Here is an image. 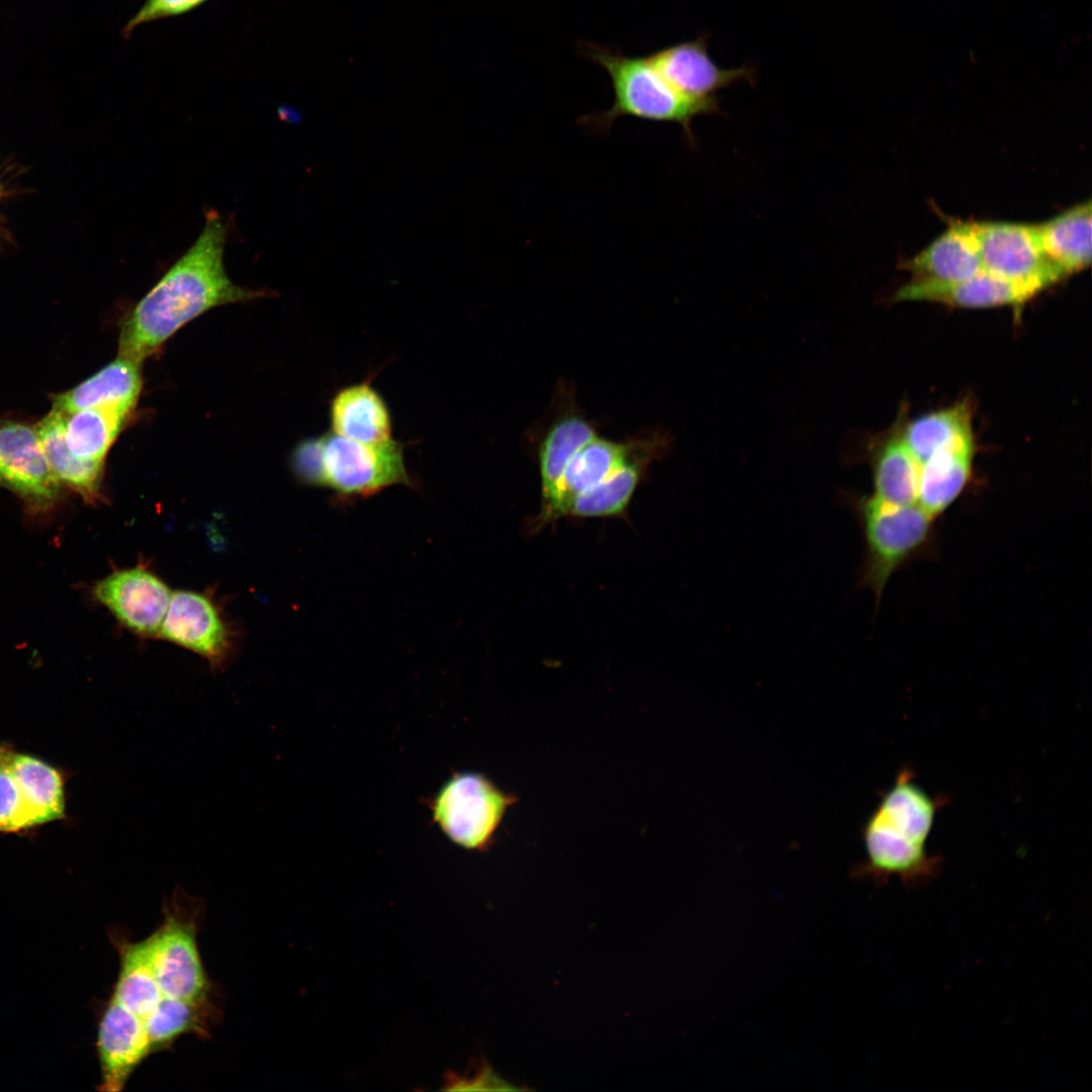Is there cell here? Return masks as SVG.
Returning <instances> with one entry per match:
<instances>
[{
    "label": "cell",
    "instance_id": "cell-25",
    "mask_svg": "<svg viewBox=\"0 0 1092 1092\" xmlns=\"http://www.w3.org/2000/svg\"><path fill=\"white\" fill-rule=\"evenodd\" d=\"M650 443L645 442L626 464L605 480L574 495L563 509L561 516L594 518L622 513L640 480L648 461V453L654 452L647 449L639 454Z\"/></svg>",
    "mask_w": 1092,
    "mask_h": 1092
},
{
    "label": "cell",
    "instance_id": "cell-21",
    "mask_svg": "<svg viewBox=\"0 0 1092 1092\" xmlns=\"http://www.w3.org/2000/svg\"><path fill=\"white\" fill-rule=\"evenodd\" d=\"M36 427L48 462L61 484L88 503L99 502L103 495L105 462L84 460L70 451L62 413L51 408Z\"/></svg>",
    "mask_w": 1092,
    "mask_h": 1092
},
{
    "label": "cell",
    "instance_id": "cell-24",
    "mask_svg": "<svg viewBox=\"0 0 1092 1092\" xmlns=\"http://www.w3.org/2000/svg\"><path fill=\"white\" fill-rule=\"evenodd\" d=\"M900 438L919 465L938 451L973 445L970 407L962 402L921 416Z\"/></svg>",
    "mask_w": 1092,
    "mask_h": 1092
},
{
    "label": "cell",
    "instance_id": "cell-22",
    "mask_svg": "<svg viewBox=\"0 0 1092 1092\" xmlns=\"http://www.w3.org/2000/svg\"><path fill=\"white\" fill-rule=\"evenodd\" d=\"M1035 226L1043 252L1066 276L1089 266L1092 255L1090 200Z\"/></svg>",
    "mask_w": 1092,
    "mask_h": 1092
},
{
    "label": "cell",
    "instance_id": "cell-31",
    "mask_svg": "<svg viewBox=\"0 0 1092 1092\" xmlns=\"http://www.w3.org/2000/svg\"><path fill=\"white\" fill-rule=\"evenodd\" d=\"M291 466L299 480L307 485H323L322 439L300 442L291 456Z\"/></svg>",
    "mask_w": 1092,
    "mask_h": 1092
},
{
    "label": "cell",
    "instance_id": "cell-23",
    "mask_svg": "<svg viewBox=\"0 0 1092 1092\" xmlns=\"http://www.w3.org/2000/svg\"><path fill=\"white\" fill-rule=\"evenodd\" d=\"M973 445L938 451L920 464L917 504L936 518L961 494L972 471Z\"/></svg>",
    "mask_w": 1092,
    "mask_h": 1092
},
{
    "label": "cell",
    "instance_id": "cell-18",
    "mask_svg": "<svg viewBox=\"0 0 1092 1092\" xmlns=\"http://www.w3.org/2000/svg\"><path fill=\"white\" fill-rule=\"evenodd\" d=\"M903 267L913 280L957 282L983 271L974 222H952Z\"/></svg>",
    "mask_w": 1092,
    "mask_h": 1092
},
{
    "label": "cell",
    "instance_id": "cell-16",
    "mask_svg": "<svg viewBox=\"0 0 1092 1092\" xmlns=\"http://www.w3.org/2000/svg\"><path fill=\"white\" fill-rule=\"evenodd\" d=\"M141 364L117 356L75 387L52 397V408L71 413L89 407L113 408L130 415L142 390Z\"/></svg>",
    "mask_w": 1092,
    "mask_h": 1092
},
{
    "label": "cell",
    "instance_id": "cell-3",
    "mask_svg": "<svg viewBox=\"0 0 1092 1092\" xmlns=\"http://www.w3.org/2000/svg\"><path fill=\"white\" fill-rule=\"evenodd\" d=\"M577 52L609 75L614 91V102L607 110L582 116L580 123L593 131H607L618 118L630 116L677 123L693 145V120L721 112L718 100L695 101L674 90L647 56L631 57L619 48L585 40L578 43Z\"/></svg>",
    "mask_w": 1092,
    "mask_h": 1092
},
{
    "label": "cell",
    "instance_id": "cell-19",
    "mask_svg": "<svg viewBox=\"0 0 1092 1092\" xmlns=\"http://www.w3.org/2000/svg\"><path fill=\"white\" fill-rule=\"evenodd\" d=\"M332 432L363 443H385L392 433L389 408L380 393L362 381L341 388L330 404Z\"/></svg>",
    "mask_w": 1092,
    "mask_h": 1092
},
{
    "label": "cell",
    "instance_id": "cell-9",
    "mask_svg": "<svg viewBox=\"0 0 1092 1092\" xmlns=\"http://www.w3.org/2000/svg\"><path fill=\"white\" fill-rule=\"evenodd\" d=\"M0 486L36 513L54 509L62 498V484L48 462L36 424L0 417Z\"/></svg>",
    "mask_w": 1092,
    "mask_h": 1092
},
{
    "label": "cell",
    "instance_id": "cell-32",
    "mask_svg": "<svg viewBox=\"0 0 1092 1092\" xmlns=\"http://www.w3.org/2000/svg\"><path fill=\"white\" fill-rule=\"evenodd\" d=\"M0 191H1V186H0Z\"/></svg>",
    "mask_w": 1092,
    "mask_h": 1092
},
{
    "label": "cell",
    "instance_id": "cell-4",
    "mask_svg": "<svg viewBox=\"0 0 1092 1092\" xmlns=\"http://www.w3.org/2000/svg\"><path fill=\"white\" fill-rule=\"evenodd\" d=\"M842 495L863 538L858 585L872 590L878 608L893 574L928 551L936 518L918 504L897 506L873 495L857 496L849 492Z\"/></svg>",
    "mask_w": 1092,
    "mask_h": 1092
},
{
    "label": "cell",
    "instance_id": "cell-8",
    "mask_svg": "<svg viewBox=\"0 0 1092 1092\" xmlns=\"http://www.w3.org/2000/svg\"><path fill=\"white\" fill-rule=\"evenodd\" d=\"M159 637L205 659L212 672L233 660L236 632L210 592L172 593Z\"/></svg>",
    "mask_w": 1092,
    "mask_h": 1092
},
{
    "label": "cell",
    "instance_id": "cell-12",
    "mask_svg": "<svg viewBox=\"0 0 1092 1092\" xmlns=\"http://www.w3.org/2000/svg\"><path fill=\"white\" fill-rule=\"evenodd\" d=\"M710 34L702 33L688 41L664 47L648 55L651 64L663 79L685 97L700 101H717L716 93L741 82L752 83L756 78L754 66L719 67L708 52Z\"/></svg>",
    "mask_w": 1092,
    "mask_h": 1092
},
{
    "label": "cell",
    "instance_id": "cell-1",
    "mask_svg": "<svg viewBox=\"0 0 1092 1092\" xmlns=\"http://www.w3.org/2000/svg\"><path fill=\"white\" fill-rule=\"evenodd\" d=\"M228 222L213 209L193 244L124 317L117 356L142 364L181 327L224 304L264 297L266 290L233 282L224 264Z\"/></svg>",
    "mask_w": 1092,
    "mask_h": 1092
},
{
    "label": "cell",
    "instance_id": "cell-26",
    "mask_svg": "<svg viewBox=\"0 0 1092 1092\" xmlns=\"http://www.w3.org/2000/svg\"><path fill=\"white\" fill-rule=\"evenodd\" d=\"M62 414L65 440L70 451L81 459L98 462H105L110 447L130 416L102 407Z\"/></svg>",
    "mask_w": 1092,
    "mask_h": 1092
},
{
    "label": "cell",
    "instance_id": "cell-7",
    "mask_svg": "<svg viewBox=\"0 0 1092 1092\" xmlns=\"http://www.w3.org/2000/svg\"><path fill=\"white\" fill-rule=\"evenodd\" d=\"M323 485L339 498L367 497L396 485H412L403 447L395 440L363 443L333 432L321 436Z\"/></svg>",
    "mask_w": 1092,
    "mask_h": 1092
},
{
    "label": "cell",
    "instance_id": "cell-5",
    "mask_svg": "<svg viewBox=\"0 0 1092 1092\" xmlns=\"http://www.w3.org/2000/svg\"><path fill=\"white\" fill-rule=\"evenodd\" d=\"M160 927L148 936L155 980L163 999L210 1003L211 984L197 947L201 901L176 889Z\"/></svg>",
    "mask_w": 1092,
    "mask_h": 1092
},
{
    "label": "cell",
    "instance_id": "cell-17",
    "mask_svg": "<svg viewBox=\"0 0 1092 1092\" xmlns=\"http://www.w3.org/2000/svg\"><path fill=\"white\" fill-rule=\"evenodd\" d=\"M644 444V441L617 443L597 436L589 440L567 463L554 494L544 505V518L561 516L563 509L574 495L612 475Z\"/></svg>",
    "mask_w": 1092,
    "mask_h": 1092
},
{
    "label": "cell",
    "instance_id": "cell-13",
    "mask_svg": "<svg viewBox=\"0 0 1092 1092\" xmlns=\"http://www.w3.org/2000/svg\"><path fill=\"white\" fill-rule=\"evenodd\" d=\"M96 1048L101 1075L97 1089L104 1092L122 1091L153 1054L144 1022L112 997L98 1021Z\"/></svg>",
    "mask_w": 1092,
    "mask_h": 1092
},
{
    "label": "cell",
    "instance_id": "cell-30",
    "mask_svg": "<svg viewBox=\"0 0 1092 1092\" xmlns=\"http://www.w3.org/2000/svg\"><path fill=\"white\" fill-rule=\"evenodd\" d=\"M208 0H145L121 29L123 38H130L136 28L153 21L187 14Z\"/></svg>",
    "mask_w": 1092,
    "mask_h": 1092
},
{
    "label": "cell",
    "instance_id": "cell-28",
    "mask_svg": "<svg viewBox=\"0 0 1092 1092\" xmlns=\"http://www.w3.org/2000/svg\"><path fill=\"white\" fill-rule=\"evenodd\" d=\"M595 437L590 423L577 415L565 416L552 425L539 451L543 505L554 494L572 456Z\"/></svg>",
    "mask_w": 1092,
    "mask_h": 1092
},
{
    "label": "cell",
    "instance_id": "cell-10",
    "mask_svg": "<svg viewBox=\"0 0 1092 1092\" xmlns=\"http://www.w3.org/2000/svg\"><path fill=\"white\" fill-rule=\"evenodd\" d=\"M983 270L1038 292L1066 275L1046 256L1035 224L974 222Z\"/></svg>",
    "mask_w": 1092,
    "mask_h": 1092
},
{
    "label": "cell",
    "instance_id": "cell-2",
    "mask_svg": "<svg viewBox=\"0 0 1092 1092\" xmlns=\"http://www.w3.org/2000/svg\"><path fill=\"white\" fill-rule=\"evenodd\" d=\"M946 802L945 796H931L919 786L911 767L901 768L866 821L867 857L853 874L880 886L896 877L908 889L936 879L943 860L928 853L926 842Z\"/></svg>",
    "mask_w": 1092,
    "mask_h": 1092
},
{
    "label": "cell",
    "instance_id": "cell-14",
    "mask_svg": "<svg viewBox=\"0 0 1092 1092\" xmlns=\"http://www.w3.org/2000/svg\"><path fill=\"white\" fill-rule=\"evenodd\" d=\"M1038 291L986 271L957 282L912 280L902 286L896 300H923L956 307L982 308L1020 305Z\"/></svg>",
    "mask_w": 1092,
    "mask_h": 1092
},
{
    "label": "cell",
    "instance_id": "cell-11",
    "mask_svg": "<svg viewBox=\"0 0 1092 1092\" xmlns=\"http://www.w3.org/2000/svg\"><path fill=\"white\" fill-rule=\"evenodd\" d=\"M92 596L130 633L154 638L159 637L172 592L152 568L136 564L98 580Z\"/></svg>",
    "mask_w": 1092,
    "mask_h": 1092
},
{
    "label": "cell",
    "instance_id": "cell-27",
    "mask_svg": "<svg viewBox=\"0 0 1092 1092\" xmlns=\"http://www.w3.org/2000/svg\"><path fill=\"white\" fill-rule=\"evenodd\" d=\"M919 468L900 437L888 440L874 459L873 496L897 506L917 504Z\"/></svg>",
    "mask_w": 1092,
    "mask_h": 1092
},
{
    "label": "cell",
    "instance_id": "cell-20",
    "mask_svg": "<svg viewBox=\"0 0 1092 1092\" xmlns=\"http://www.w3.org/2000/svg\"><path fill=\"white\" fill-rule=\"evenodd\" d=\"M109 938L119 956V972L110 997L139 1017L144 1024L163 1000L154 976L149 938L132 942L112 928Z\"/></svg>",
    "mask_w": 1092,
    "mask_h": 1092
},
{
    "label": "cell",
    "instance_id": "cell-29",
    "mask_svg": "<svg viewBox=\"0 0 1092 1092\" xmlns=\"http://www.w3.org/2000/svg\"><path fill=\"white\" fill-rule=\"evenodd\" d=\"M7 741L0 740V835H31V826L7 760Z\"/></svg>",
    "mask_w": 1092,
    "mask_h": 1092
},
{
    "label": "cell",
    "instance_id": "cell-6",
    "mask_svg": "<svg viewBox=\"0 0 1092 1092\" xmlns=\"http://www.w3.org/2000/svg\"><path fill=\"white\" fill-rule=\"evenodd\" d=\"M517 797L478 772L454 774L430 801L434 821L455 844L476 851L493 841Z\"/></svg>",
    "mask_w": 1092,
    "mask_h": 1092
},
{
    "label": "cell",
    "instance_id": "cell-15",
    "mask_svg": "<svg viewBox=\"0 0 1092 1092\" xmlns=\"http://www.w3.org/2000/svg\"><path fill=\"white\" fill-rule=\"evenodd\" d=\"M7 760L24 808L36 832L49 823L66 820V786L71 774L8 742Z\"/></svg>",
    "mask_w": 1092,
    "mask_h": 1092
}]
</instances>
